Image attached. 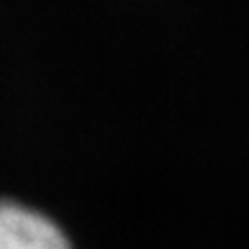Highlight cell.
I'll use <instances>...</instances> for the list:
<instances>
[{
    "mask_svg": "<svg viewBox=\"0 0 249 249\" xmlns=\"http://www.w3.org/2000/svg\"><path fill=\"white\" fill-rule=\"evenodd\" d=\"M0 249H71V242L41 211L0 198Z\"/></svg>",
    "mask_w": 249,
    "mask_h": 249,
    "instance_id": "obj_1",
    "label": "cell"
}]
</instances>
